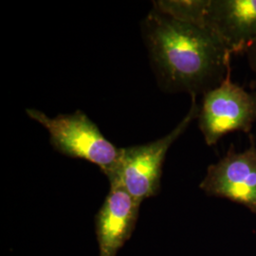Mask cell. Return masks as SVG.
I'll return each instance as SVG.
<instances>
[{
	"label": "cell",
	"instance_id": "1",
	"mask_svg": "<svg viewBox=\"0 0 256 256\" xmlns=\"http://www.w3.org/2000/svg\"><path fill=\"white\" fill-rule=\"evenodd\" d=\"M142 34L158 81L165 92L204 94L225 78L232 55L207 28L180 21L155 9Z\"/></svg>",
	"mask_w": 256,
	"mask_h": 256
},
{
	"label": "cell",
	"instance_id": "2",
	"mask_svg": "<svg viewBox=\"0 0 256 256\" xmlns=\"http://www.w3.org/2000/svg\"><path fill=\"white\" fill-rule=\"evenodd\" d=\"M200 106L192 96L187 115L164 137L144 146L120 148L119 160L108 176L110 184H119L138 203L155 196L160 188L165 156L174 142L198 119Z\"/></svg>",
	"mask_w": 256,
	"mask_h": 256
},
{
	"label": "cell",
	"instance_id": "3",
	"mask_svg": "<svg viewBox=\"0 0 256 256\" xmlns=\"http://www.w3.org/2000/svg\"><path fill=\"white\" fill-rule=\"evenodd\" d=\"M26 113L46 128L50 144L57 152L97 165L108 178L112 174L119 160L120 148L106 138L96 124L81 110L54 118L37 110L28 108Z\"/></svg>",
	"mask_w": 256,
	"mask_h": 256
},
{
	"label": "cell",
	"instance_id": "4",
	"mask_svg": "<svg viewBox=\"0 0 256 256\" xmlns=\"http://www.w3.org/2000/svg\"><path fill=\"white\" fill-rule=\"evenodd\" d=\"M198 128L207 146L230 132L250 133L256 122V90L247 92L232 81V66L220 84L203 94Z\"/></svg>",
	"mask_w": 256,
	"mask_h": 256
},
{
	"label": "cell",
	"instance_id": "5",
	"mask_svg": "<svg viewBox=\"0 0 256 256\" xmlns=\"http://www.w3.org/2000/svg\"><path fill=\"white\" fill-rule=\"evenodd\" d=\"M200 189L208 196L227 198L245 206L256 214V142L238 152L234 144L220 160L208 167Z\"/></svg>",
	"mask_w": 256,
	"mask_h": 256
},
{
	"label": "cell",
	"instance_id": "6",
	"mask_svg": "<svg viewBox=\"0 0 256 256\" xmlns=\"http://www.w3.org/2000/svg\"><path fill=\"white\" fill-rule=\"evenodd\" d=\"M205 28L232 55L246 54L256 41V0H209Z\"/></svg>",
	"mask_w": 256,
	"mask_h": 256
},
{
	"label": "cell",
	"instance_id": "7",
	"mask_svg": "<svg viewBox=\"0 0 256 256\" xmlns=\"http://www.w3.org/2000/svg\"><path fill=\"white\" fill-rule=\"evenodd\" d=\"M140 203L119 184L110 191L95 216L100 256H116L131 238L137 224Z\"/></svg>",
	"mask_w": 256,
	"mask_h": 256
},
{
	"label": "cell",
	"instance_id": "8",
	"mask_svg": "<svg viewBox=\"0 0 256 256\" xmlns=\"http://www.w3.org/2000/svg\"><path fill=\"white\" fill-rule=\"evenodd\" d=\"M209 0H160L153 7L180 21L205 28Z\"/></svg>",
	"mask_w": 256,
	"mask_h": 256
},
{
	"label": "cell",
	"instance_id": "9",
	"mask_svg": "<svg viewBox=\"0 0 256 256\" xmlns=\"http://www.w3.org/2000/svg\"><path fill=\"white\" fill-rule=\"evenodd\" d=\"M245 54L247 55L248 63L252 74H254V79L250 84V88L252 90H256V41L248 48Z\"/></svg>",
	"mask_w": 256,
	"mask_h": 256
}]
</instances>
